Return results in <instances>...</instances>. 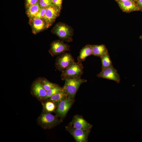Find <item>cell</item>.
<instances>
[{"instance_id": "cell-28", "label": "cell", "mask_w": 142, "mask_h": 142, "mask_svg": "<svg viewBox=\"0 0 142 142\" xmlns=\"http://www.w3.org/2000/svg\"><path fill=\"white\" fill-rule=\"evenodd\" d=\"M119 2H123L129 0H117Z\"/></svg>"}, {"instance_id": "cell-29", "label": "cell", "mask_w": 142, "mask_h": 142, "mask_svg": "<svg viewBox=\"0 0 142 142\" xmlns=\"http://www.w3.org/2000/svg\"></svg>"}, {"instance_id": "cell-27", "label": "cell", "mask_w": 142, "mask_h": 142, "mask_svg": "<svg viewBox=\"0 0 142 142\" xmlns=\"http://www.w3.org/2000/svg\"><path fill=\"white\" fill-rule=\"evenodd\" d=\"M138 4L142 7V0H138Z\"/></svg>"}, {"instance_id": "cell-13", "label": "cell", "mask_w": 142, "mask_h": 142, "mask_svg": "<svg viewBox=\"0 0 142 142\" xmlns=\"http://www.w3.org/2000/svg\"><path fill=\"white\" fill-rule=\"evenodd\" d=\"M91 55H93L92 45H87L80 50L79 55L77 57V60L82 62L85 60L86 58Z\"/></svg>"}, {"instance_id": "cell-12", "label": "cell", "mask_w": 142, "mask_h": 142, "mask_svg": "<svg viewBox=\"0 0 142 142\" xmlns=\"http://www.w3.org/2000/svg\"><path fill=\"white\" fill-rule=\"evenodd\" d=\"M54 31L59 37L63 39H68L71 35L70 29L67 26L64 24L57 25L54 28Z\"/></svg>"}, {"instance_id": "cell-22", "label": "cell", "mask_w": 142, "mask_h": 142, "mask_svg": "<svg viewBox=\"0 0 142 142\" xmlns=\"http://www.w3.org/2000/svg\"><path fill=\"white\" fill-rule=\"evenodd\" d=\"M56 105L50 101L45 102L44 105V107L46 111L51 112L55 110L56 108Z\"/></svg>"}, {"instance_id": "cell-30", "label": "cell", "mask_w": 142, "mask_h": 142, "mask_svg": "<svg viewBox=\"0 0 142 142\" xmlns=\"http://www.w3.org/2000/svg\"></svg>"}, {"instance_id": "cell-21", "label": "cell", "mask_w": 142, "mask_h": 142, "mask_svg": "<svg viewBox=\"0 0 142 142\" xmlns=\"http://www.w3.org/2000/svg\"><path fill=\"white\" fill-rule=\"evenodd\" d=\"M44 89L47 91L57 86L58 85L53 83L45 78H43L40 80Z\"/></svg>"}, {"instance_id": "cell-10", "label": "cell", "mask_w": 142, "mask_h": 142, "mask_svg": "<svg viewBox=\"0 0 142 142\" xmlns=\"http://www.w3.org/2000/svg\"><path fill=\"white\" fill-rule=\"evenodd\" d=\"M68 45L60 41H54L51 44L49 53L53 57L69 51Z\"/></svg>"}, {"instance_id": "cell-15", "label": "cell", "mask_w": 142, "mask_h": 142, "mask_svg": "<svg viewBox=\"0 0 142 142\" xmlns=\"http://www.w3.org/2000/svg\"><path fill=\"white\" fill-rule=\"evenodd\" d=\"M93 55L100 57L108 53V50L105 46L103 44L92 45Z\"/></svg>"}, {"instance_id": "cell-9", "label": "cell", "mask_w": 142, "mask_h": 142, "mask_svg": "<svg viewBox=\"0 0 142 142\" xmlns=\"http://www.w3.org/2000/svg\"><path fill=\"white\" fill-rule=\"evenodd\" d=\"M60 9L56 6L46 8L45 14L43 18L47 28L50 26L59 15Z\"/></svg>"}, {"instance_id": "cell-11", "label": "cell", "mask_w": 142, "mask_h": 142, "mask_svg": "<svg viewBox=\"0 0 142 142\" xmlns=\"http://www.w3.org/2000/svg\"><path fill=\"white\" fill-rule=\"evenodd\" d=\"M33 94L39 99H45L47 91L44 88L40 80H37L33 83L32 88Z\"/></svg>"}, {"instance_id": "cell-19", "label": "cell", "mask_w": 142, "mask_h": 142, "mask_svg": "<svg viewBox=\"0 0 142 142\" xmlns=\"http://www.w3.org/2000/svg\"><path fill=\"white\" fill-rule=\"evenodd\" d=\"M100 58L102 63V69L113 67L108 53L100 57Z\"/></svg>"}, {"instance_id": "cell-23", "label": "cell", "mask_w": 142, "mask_h": 142, "mask_svg": "<svg viewBox=\"0 0 142 142\" xmlns=\"http://www.w3.org/2000/svg\"><path fill=\"white\" fill-rule=\"evenodd\" d=\"M39 4L41 8H47L54 6L51 0H40Z\"/></svg>"}, {"instance_id": "cell-26", "label": "cell", "mask_w": 142, "mask_h": 142, "mask_svg": "<svg viewBox=\"0 0 142 142\" xmlns=\"http://www.w3.org/2000/svg\"><path fill=\"white\" fill-rule=\"evenodd\" d=\"M38 0H26V5L29 6L34 4L38 2Z\"/></svg>"}, {"instance_id": "cell-3", "label": "cell", "mask_w": 142, "mask_h": 142, "mask_svg": "<svg viewBox=\"0 0 142 142\" xmlns=\"http://www.w3.org/2000/svg\"><path fill=\"white\" fill-rule=\"evenodd\" d=\"M83 66L81 62H74L64 71L61 75L63 80L67 78L81 77L83 73Z\"/></svg>"}, {"instance_id": "cell-24", "label": "cell", "mask_w": 142, "mask_h": 142, "mask_svg": "<svg viewBox=\"0 0 142 142\" xmlns=\"http://www.w3.org/2000/svg\"><path fill=\"white\" fill-rule=\"evenodd\" d=\"M46 9V8H41L37 14L34 17L39 18H43Z\"/></svg>"}, {"instance_id": "cell-4", "label": "cell", "mask_w": 142, "mask_h": 142, "mask_svg": "<svg viewBox=\"0 0 142 142\" xmlns=\"http://www.w3.org/2000/svg\"><path fill=\"white\" fill-rule=\"evenodd\" d=\"M74 62V58L70 54L64 52L57 57L55 66L58 70L62 72Z\"/></svg>"}, {"instance_id": "cell-16", "label": "cell", "mask_w": 142, "mask_h": 142, "mask_svg": "<svg viewBox=\"0 0 142 142\" xmlns=\"http://www.w3.org/2000/svg\"><path fill=\"white\" fill-rule=\"evenodd\" d=\"M67 97L68 95L67 93L62 89L61 91L48 99L49 100L52 102L57 105L61 102Z\"/></svg>"}, {"instance_id": "cell-14", "label": "cell", "mask_w": 142, "mask_h": 142, "mask_svg": "<svg viewBox=\"0 0 142 142\" xmlns=\"http://www.w3.org/2000/svg\"><path fill=\"white\" fill-rule=\"evenodd\" d=\"M120 7L124 11L130 12L139 10L138 7L131 0L123 2H119Z\"/></svg>"}, {"instance_id": "cell-5", "label": "cell", "mask_w": 142, "mask_h": 142, "mask_svg": "<svg viewBox=\"0 0 142 142\" xmlns=\"http://www.w3.org/2000/svg\"><path fill=\"white\" fill-rule=\"evenodd\" d=\"M68 131L74 138L76 142H87L90 130L75 128L68 125L65 127Z\"/></svg>"}, {"instance_id": "cell-6", "label": "cell", "mask_w": 142, "mask_h": 142, "mask_svg": "<svg viewBox=\"0 0 142 142\" xmlns=\"http://www.w3.org/2000/svg\"><path fill=\"white\" fill-rule=\"evenodd\" d=\"M75 101V100L71 99L67 97L61 102L57 105L55 110L57 116L62 118H64Z\"/></svg>"}, {"instance_id": "cell-7", "label": "cell", "mask_w": 142, "mask_h": 142, "mask_svg": "<svg viewBox=\"0 0 142 142\" xmlns=\"http://www.w3.org/2000/svg\"><path fill=\"white\" fill-rule=\"evenodd\" d=\"M69 124L74 128L85 130H90L92 126L82 116L78 115H74Z\"/></svg>"}, {"instance_id": "cell-1", "label": "cell", "mask_w": 142, "mask_h": 142, "mask_svg": "<svg viewBox=\"0 0 142 142\" xmlns=\"http://www.w3.org/2000/svg\"><path fill=\"white\" fill-rule=\"evenodd\" d=\"M65 83L63 89L67 93L68 97L72 100L74 98L80 85L86 82L87 80L82 79L81 77H68L64 80Z\"/></svg>"}, {"instance_id": "cell-8", "label": "cell", "mask_w": 142, "mask_h": 142, "mask_svg": "<svg viewBox=\"0 0 142 142\" xmlns=\"http://www.w3.org/2000/svg\"><path fill=\"white\" fill-rule=\"evenodd\" d=\"M97 76L99 78L114 80L118 83L120 81V77L117 71L113 67L102 69Z\"/></svg>"}, {"instance_id": "cell-17", "label": "cell", "mask_w": 142, "mask_h": 142, "mask_svg": "<svg viewBox=\"0 0 142 142\" xmlns=\"http://www.w3.org/2000/svg\"><path fill=\"white\" fill-rule=\"evenodd\" d=\"M33 18L32 27L34 31L37 32L43 30L45 25L44 21L41 18Z\"/></svg>"}, {"instance_id": "cell-25", "label": "cell", "mask_w": 142, "mask_h": 142, "mask_svg": "<svg viewBox=\"0 0 142 142\" xmlns=\"http://www.w3.org/2000/svg\"><path fill=\"white\" fill-rule=\"evenodd\" d=\"M52 1L54 5L60 10L61 8L62 0H52Z\"/></svg>"}, {"instance_id": "cell-18", "label": "cell", "mask_w": 142, "mask_h": 142, "mask_svg": "<svg viewBox=\"0 0 142 142\" xmlns=\"http://www.w3.org/2000/svg\"><path fill=\"white\" fill-rule=\"evenodd\" d=\"M28 7L27 13L28 16L30 18L35 17L41 8L38 2Z\"/></svg>"}, {"instance_id": "cell-2", "label": "cell", "mask_w": 142, "mask_h": 142, "mask_svg": "<svg viewBox=\"0 0 142 142\" xmlns=\"http://www.w3.org/2000/svg\"><path fill=\"white\" fill-rule=\"evenodd\" d=\"M38 120L42 126L45 129H47L52 128L62 121L57 116L46 111L42 114L38 118Z\"/></svg>"}, {"instance_id": "cell-20", "label": "cell", "mask_w": 142, "mask_h": 142, "mask_svg": "<svg viewBox=\"0 0 142 142\" xmlns=\"http://www.w3.org/2000/svg\"><path fill=\"white\" fill-rule=\"evenodd\" d=\"M62 88L58 85L47 91L45 99H48L53 95L59 92L62 89Z\"/></svg>"}]
</instances>
